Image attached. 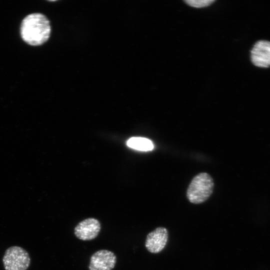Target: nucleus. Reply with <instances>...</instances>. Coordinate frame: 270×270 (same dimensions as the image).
<instances>
[{
    "label": "nucleus",
    "instance_id": "1",
    "mask_svg": "<svg viewBox=\"0 0 270 270\" xmlns=\"http://www.w3.org/2000/svg\"><path fill=\"white\" fill-rule=\"evenodd\" d=\"M51 32L50 22L40 13H33L26 16L20 26V34L28 44L38 46L48 41Z\"/></svg>",
    "mask_w": 270,
    "mask_h": 270
},
{
    "label": "nucleus",
    "instance_id": "2",
    "mask_svg": "<svg viewBox=\"0 0 270 270\" xmlns=\"http://www.w3.org/2000/svg\"><path fill=\"white\" fill-rule=\"evenodd\" d=\"M214 181L208 174L202 172L196 175L190 183L186 192L189 201L193 204H200L211 195L214 188Z\"/></svg>",
    "mask_w": 270,
    "mask_h": 270
},
{
    "label": "nucleus",
    "instance_id": "3",
    "mask_svg": "<svg viewBox=\"0 0 270 270\" xmlns=\"http://www.w3.org/2000/svg\"><path fill=\"white\" fill-rule=\"evenodd\" d=\"M2 262L6 270H26L30 266V258L24 249L12 246L6 250Z\"/></svg>",
    "mask_w": 270,
    "mask_h": 270
},
{
    "label": "nucleus",
    "instance_id": "4",
    "mask_svg": "<svg viewBox=\"0 0 270 270\" xmlns=\"http://www.w3.org/2000/svg\"><path fill=\"white\" fill-rule=\"evenodd\" d=\"M116 258L110 250H102L94 252L90 257L89 270H112L115 266Z\"/></svg>",
    "mask_w": 270,
    "mask_h": 270
},
{
    "label": "nucleus",
    "instance_id": "5",
    "mask_svg": "<svg viewBox=\"0 0 270 270\" xmlns=\"http://www.w3.org/2000/svg\"><path fill=\"white\" fill-rule=\"evenodd\" d=\"M250 59L257 67L270 66V42L266 40L256 42L250 51Z\"/></svg>",
    "mask_w": 270,
    "mask_h": 270
},
{
    "label": "nucleus",
    "instance_id": "6",
    "mask_svg": "<svg viewBox=\"0 0 270 270\" xmlns=\"http://www.w3.org/2000/svg\"><path fill=\"white\" fill-rule=\"evenodd\" d=\"M100 224L94 218H88L75 227L74 233L76 238L82 240H90L95 238L100 230Z\"/></svg>",
    "mask_w": 270,
    "mask_h": 270
},
{
    "label": "nucleus",
    "instance_id": "7",
    "mask_svg": "<svg viewBox=\"0 0 270 270\" xmlns=\"http://www.w3.org/2000/svg\"><path fill=\"white\" fill-rule=\"evenodd\" d=\"M168 238V232L165 228L158 227L150 232L146 238L145 246L154 254L161 252L165 247Z\"/></svg>",
    "mask_w": 270,
    "mask_h": 270
},
{
    "label": "nucleus",
    "instance_id": "8",
    "mask_svg": "<svg viewBox=\"0 0 270 270\" xmlns=\"http://www.w3.org/2000/svg\"><path fill=\"white\" fill-rule=\"evenodd\" d=\"M126 144L130 148L141 151H149L154 148L152 142L144 138L132 137L127 141Z\"/></svg>",
    "mask_w": 270,
    "mask_h": 270
},
{
    "label": "nucleus",
    "instance_id": "9",
    "mask_svg": "<svg viewBox=\"0 0 270 270\" xmlns=\"http://www.w3.org/2000/svg\"><path fill=\"white\" fill-rule=\"evenodd\" d=\"M214 0H184L189 6L194 8H202L210 5Z\"/></svg>",
    "mask_w": 270,
    "mask_h": 270
}]
</instances>
